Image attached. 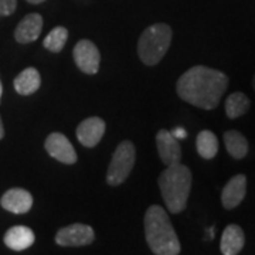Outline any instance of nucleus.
I'll return each mask as SVG.
<instances>
[{
	"mask_svg": "<svg viewBox=\"0 0 255 255\" xmlns=\"http://www.w3.org/2000/svg\"><path fill=\"white\" fill-rule=\"evenodd\" d=\"M44 147L48 155L61 163L74 164L77 162V152L71 145V142L63 133L58 132L50 133L46 139Z\"/></svg>",
	"mask_w": 255,
	"mask_h": 255,
	"instance_id": "6e6552de",
	"label": "nucleus"
},
{
	"mask_svg": "<svg viewBox=\"0 0 255 255\" xmlns=\"http://www.w3.org/2000/svg\"><path fill=\"white\" fill-rule=\"evenodd\" d=\"M250 98L243 92H234L226 100V114L230 119L243 117L250 110Z\"/></svg>",
	"mask_w": 255,
	"mask_h": 255,
	"instance_id": "6ab92c4d",
	"label": "nucleus"
},
{
	"mask_svg": "<svg viewBox=\"0 0 255 255\" xmlns=\"http://www.w3.org/2000/svg\"><path fill=\"white\" fill-rule=\"evenodd\" d=\"M156 146L160 156V160L166 166L177 163L182 159V149L179 145V140L172 135L170 130L160 129L156 135Z\"/></svg>",
	"mask_w": 255,
	"mask_h": 255,
	"instance_id": "9d476101",
	"label": "nucleus"
},
{
	"mask_svg": "<svg viewBox=\"0 0 255 255\" xmlns=\"http://www.w3.org/2000/svg\"><path fill=\"white\" fill-rule=\"evenodd\" d=\"M28 3H31V4H40V3H43V1H46V0H26Z\"/></svg>",
	"mask_w": 255,
	"mask_h": 255,
	"instance_id": "b1692460",
	"label": "nucleus"
},
{
	"mask_svg": "<svg viewBox=\"0 0 255 255\" xmlns=\"http://www.w3.org/2000/svg\"><path fill=\"white\" fill-rule=\"evenodd\" d=\"M17 0H0V16H10L16 11Z\"/></svg>",
	"mask_w": 255,
	"mask_h": 255,
	"instance_id": "412c9836",
	"label": "nucleus"
},
{
	"mask_svg": "<svg viewBox=\"0 0 255 255\" xmlns=\"http://www.w3.org/2000/svg\"><path fill=\"white\" fill-rule=\"evenodd\" d=\"M228 87V77L219 70L196 65L187 70L176 84L177 95L201 110H214Z\"/></svg>",
	"mask_w": 255,
	"mask_h": 255,
	"instance_id": "f257e3e1",
	"label": "nucleus"
},
{
	"mask_svg": "<svg viewBox=\"0 0 255 255\" xmlns=\"http://www.w3.org/2000/svg\"><path fill=\"white\" fill-rule=\"evenodd\" d=\"M43 30V17L38 13H30L17 24L14 30L16 41L20 44H28L36 41Z\"/></svg>",
	"mask_w": 255,
	"mask_h": 255,
	"instance_id": "ddd939ff",
	"label": "nucleus"
},
{
	"mask_svg": "<svg viewBox=\"0 0 255 255\" xmlns=\"http://www.w3.org/2000/svg\"><path fill=\"white\" fill-rule=\"evenodd\" d=\"M247 193V177L244 174H237L231 177L221 191V203L224 209L233 210L244 200Z\"/></svg>",
	"mask_w": 255,
	"mask_h": 255,
	"instance_id": "9b49d317",
	"label": "nucleus"
},
{
	"mask_svg": "<svg viewBox=\"0 0 255 255\" xmlns=\"http://www.w3.org/2000/svg\"><path fill=\"white\" fill-rule=\"evenodd\" d=\"M4 244L13 251H24L34 244L36 236L33 230L24 226H16L7 230L4 234Z\"/></svg>",
	"mask_w": 255,
	"mask_h": 255,
	"instance_id": "2eb2a0df",
	"label": "nucleus"
},
{
	"mask_svg": "<svg viewBox=\"0 0 255 255\" xmlns=\"http://www.w3.org/2000/svg\"><path fill=\"white\" fill-rule=\"evenodd\" d=\"M94 240H95V234L92 227L80 223L61 228L55 234V243L61 247L90 246Z\"/></svg>",
	"mask_w": 255,
	"mask_h": 255,
	"instance_id": "0eeeda50",
	"label": "nucleus"
},
{
	"mask_svg": "<svg viewBox=\"0 0 255 255\" xmlns=\"http://www.w3.org/2000/svg\"><path fill=\"white\" fill-rule=\"evenodd\" d=\"M105 121L100 117H91L82 121L77 128V139L85 147H94L101 142L105 133Z\"/></svg>",
	"mask_w": 255,
	"mask_h": 255,
	"instance_id": "1a4fd4ad",
	"label": "nucleus"
},
{
	"mask_svg": "<svg viewBox=\"0 0 255 255\" xmlns=\"http://www.w3.org/2000/svg\"><path fill=\"white\" fill-rule=\"evenodd\" d=\"M3 136H4V128H3V122L0 118V139H3Z\"/></svg>",
	"mask_w": 255,
	"mask_h": 255,
	"instance_id": "5701e85b",
	"label": "nucleus"
},
{
	"mask_svg": "<svg viewBox=\"0 0 255 255\" xmlns=\"http://www.w3.org/2000/svg\"><path fill=\"white\" fill-rule=\"evenodd\" d=\"M67 38H68V30L63 26H58L47 34L43 41V46L51 53H60L67 43Z\"/></svg>",
	"mask_w": 255,
	"mask_h": 255,
	"instance_id": "aec40b11",
	"label": "nucleus"
},
{
	"mask_svg": "<svg viewBox=\"0 0 255 255\" xmlns=\"http://www.w3.org/2000/svg\"><path fill=\"white\" fill-rule=\"evenodd\" d=\"M224 143L230 156L237 160L244 159L248 153V142L246 136L238 130H227L224 133Z\"/></svg>",
	"mask_w": 255,
	"mask_h": 255,
	"instance_id": "f3484780",
	"label": "nucleus"
},
{
	"mask_svg": "<svg viewBox=\"0 0 255 255\" xmlns=\"http://www.w3.org/2000/svg\"><path fill=\"white\" fill-rule=\"evenodd\" d=\"M41 85V77L36 68L28 67L23 70L14 78V90L20 95H31L36 91H38Z\"/></svg>",
	"mask_w": 255,
	"mask_h": 255,
	"instance_id": "dca6fc26",
	"label": "nucleus"
},
{
	"mask_svg": "<svg viewBox=\"0 0 255 255\" xmlns=\"http://www.w3.org/2000/svg\"><path fill=\"white\" fill-rule=\"evenodd\" d=\"M0 204L4 210L14 214H24L31 209L33 206V196L24 189H10L3 196Z\"/></svg>",
	"mask_w": 255,
	"mask_h": 255,
	"instance_id": "f8f14e48",
	"label": "nucleus"
},
{
	"mask_svg": "<svg viewBox=\"0 0 255 255\" xmlns=\"http://www.w3.org/2000/svg\"><path fill=\"white\" fill-rule=\"evenodd\" d=\"M74 61L82 73L94 75L98 73L101 63L100 50L91 40H80L74 47Z\"/></svg>",
	"mask_w": 255,
	"mask_h": 255,
	"instance_id": "423d86ee",
	"label": "nucleus"
},
{
	"mask_svg": "<svg viewBox=\"0 0 255 255\" xmlns=\"http://www.w3.org/2000/svg\"><path fill=\"white\" fill-rule=\"evenodd\" d=\"M246 244V236L243 228L237 224H230L223 231L220 250L223 255H238Z\"/></svg>",
	"mask_w": 255,
	"mask_h": 255,
	"instance_id": "4468645a",
	"label": "nucleus"
},
{
	"mask_svg": "<svg viewBox=\"0 0 255 255\" xmlns=\"http://www.w3.org/2000/svg\"><path fill=\"white\" fill-rule=\"evenodd\" d=\"M159 187L167 210L179 214L187 206V199L191 189V172L180 162L166 166L160 177Z\"/></svg>",
	"mask_w": 255,
	"mask_h": 255,
	"instance_id": "7ed1b4c3",
	"label": "nucleus"
},
{
	"mask_svg": "<svg viewBox=\"0 0 255 255\" xmlns=\"http://www.w3.org/2000/svg\"><path fill=\"white\" fill-rule=\"evenodd\" d=\"M253 87H254V90H255V75H254V80H253Z\"/></svg>",
	"mask_w": 255,
	"mask_h": 255,
	"instance_id": "a878e982",
	"label": "nucleus"
},
{
	"mask_svg": "<svg viewBox=\"0 0 255 255\" xmlns=\"http://www.w3.org/2000/svg\"><path fill=\"white\" fill-rule=\"evenodd\" d=\"M136 157L135 145L130 140L121 142L114 152V156L111 159L108 173H107V182L111 186H119L128 179L129 173L133 169Z\"/></svg>",
	"mask_w": 255,
	"mask_h": 255,
	"instance_id": "39448f33",
	"label": "nucleus"
},
{
	"mask_svg": "<svg viewBox=\"0 0 255 255\" xmlns=\"http://www.w3.org/2000/svg\"><path fill=\"white\" fill-rule=\"evenodd\" d=\"M1 94H3V85H1V81H0V101H1Z\"/></svg>",
	"mask_w": 255,
	"mask_h": 255,
	"instance_id": "393cba45",
	"label": "nucleus"
},
{
	"mask_svg": "<svg viewBox=\"0 0 255 255\" xmlns=\"http://www.w3.org/2000/svg\"><path fill=\"white\" fill-rule=\"evenodd\" d=\"M170 132H172V135H173L177 140H179V139H184V137L187 136V132L184 130V128H174L173 130H170Z\"/></svg>",
	"mask_w": 255,
	"mask_h": 255,
	"instance_id": "4be33fe9",
	"label": "nucleus"
},
{
	"mask_svg": "<svg viewBox=\"0 0 255 255\" xmlns=\"http://www.w3.org/2000/svg\"><path fill=\"white\" fill-rule=\"evenodd\" d=\"M145 236L155 255H179L180 241L167 213L160 206H150L145 214Z\"/></svg>",
	"mask_w": 255,
	"mask_h": 255,
	"instance_id": "f03ea898",
	"label": "nucleus"
},
{
	"mask_svg": "<svg viewBox=\"0 0 255 255\" xmlns=\"http://www.w3.org/2000/svg\"><path fill=\"white\" fill-rule=\"evenodd\" d=\"M172 43V28L164 23H156L146 28L137 41V54L146 65L162 61Z\"/></svg>",
	"mask_w": 255,
	"mask_h": 255,
	"instance_id": "20e7f679",
	"label": "nucleus"
},
{
	"mask_svg": "<svg viewBox=\"0 0 255 255\" xmlns=\"http://www.w3.org/2000/svg\"><path fill=\"white\" fill-rule=\"evenodd\" d=\"M197 152L203 159H213L219 152V139L211 130H201L196 139Z\"/></svg>",
	"mask_w": 255,
	"mask_h": 255,
	"instance_id": "a211bd4d",
	"label": "nucleus"
}]
</instances>
